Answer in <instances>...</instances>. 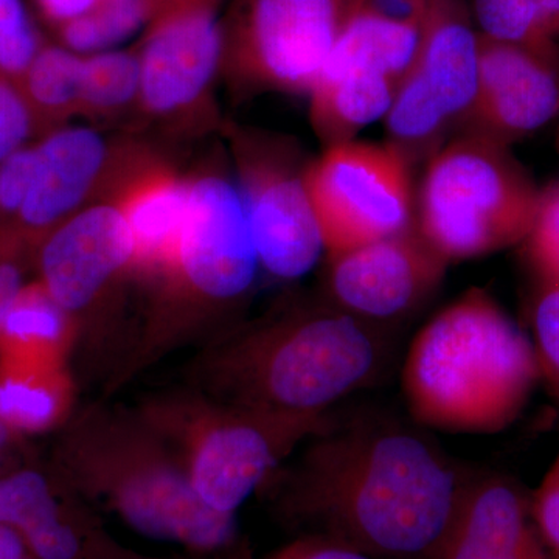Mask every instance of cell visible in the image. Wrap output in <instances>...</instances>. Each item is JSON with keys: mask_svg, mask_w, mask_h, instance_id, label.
<instances>
[{"mask_svg": "<svg viewBox=\"0 0 559 559\" xmlns=\"http://www.w3.org/2000/svg\"><path fill=\"white\" fill-rule=\"evenodd\" d=\"M509 148L466 131L429 157L415 219L448 263L489 255L528 237L540 190Z\"/></svg>", "mask_w": 559, "mask_h": 559, "instance_id": "obj_7", "label": "cell"}, {"mask_svg": "<svg viewBox=\"0 0 559 559\" xmlns=\"http://www.w3.org/2000/svg\"><path fill=\"white\" fill-rule=\"evenodd\" d=\"M530 514L544 549L550 559H559V455L530 495Z\"/></svg>", "mask_w": 559, "mask_h": 559, "instance_id": "obj_32", "label": "cell"}, {"mask_svg": "<svg viewBox=\"0 0 559 559\" xmlns=\"http://www.w3.org/2000/svg\"><path fill=\"white\" fill-rule=\"evenodd\" d=\"M524 242L540 282L559 283V183L540 190L538 213Z\"/></svg>", "mask_w": 559, "mask_h": 559, "instance_id": "obj_29", "label": "cell"}, {"mask_svg": "<svg viewBox=\"0 0 559 559\" xmlns=\"http://www.w3.org/2000/svg\"><path fill=\"white\" fill-rule=\"evenodd\" d=\"M559 116V61L485 38L479 33V76L466 131L510 146Z\"/></svg>", "mask_w": 559, "mask_h": 559, "instance_id": "obj_16", "label": "cell"}, {"mask_svg": "<svg viewBox=\"0 0 559 559\" xmlns=\"http://www.w3.org/2000/svg\"><path fill=\"white\" fill-rule=\"evenodd\" d=\"M38 132L31 106L17 81L0 70V162Z\"/></svg>", "mask_w": 559, "mask_h": 559, "instance_id": "obj_31", "label": "cell"}, {"mask_svg": "<svg viewBox=\"0 0 559 559\" xmlns=\"http://www.w3.org/2000/svg\"><path fill=\"white\" fill-rule=\"evenodd\" d=\"M62 506L49 479L36 471L0 477V524L21 535L53 516Z\"/></svg>", "mask_w": 559, "mask_h": 559, "instance_id": "obj_27", "label": "cell"}, {"mask_svg": "<svg viewBox=\"0 0 559 559\" xmlns=\"http://www.w3.org/2000/svg\"><path fill=\"white\" fill-rule=\"evenodd\" d=\"M83 69V55L66 49L61 44H43L24 75L17 80L38 132L49 134L64 121L80 116Z\"/></svg>", "mask_w": 559, "mask_h": 559, "instance_id": "obj_21", "label": "cell"}, {"mask_svg": "<svg viewBox=\"0 0 559 559\" xmlns=\"http://www.w3.org/2000/svg\"><path fill=\"white\" fill-rule=\"evenodd\" d=\"M182 463L198 498L237 516L301 443L333 415L288 417L229 406L191 388L146 401L138 411Z\"/></svg>", "mask_w": 559, "mask_h": 559, "instance_id": "obj_6", "label": "cell"}, {"mask_svg": "<svg viewBox=\"0 0 559 559\" xmlns=\"http://www.w3.org/2000/svg\"><path fill=\"white\" fill-rule=\"evenodd\" d=\"M476 476L425 430L366 412L331 418L263 488L301 535L373 559H433Z\"/></svg>", "mask_w": 559, "mask_h": 559, "instance_id": "obj_1", "label": "cell"}, {"mask_svg": "<svg viewBox=\"0 0 559 559\" xmlns=\"http://www.w3.org/2000/svg\"><path fill=\"white\" fill-rule=\"evenodd\" d=\"M138 50H109L84 57L80 116L91 119L119 116L139 105Z\"/></svg>", "mask_w": 559, "mask_h": 559, "instance_id": "obj_26", "label": "cell"}, {"mask_svg": "<svg viewBox=\"0 0 559 559\" xmlns=\"http://www.w3.org/2000/svg\"><path fill=\"white\" fill-rule=\"evenodd\" d=\"M419 33L421 25L399 24L359 10L342 32L326 61L370 66L389 73L400 83L417 55Z\"/></svg>", "mask_w": 559, "mask_h": 559, "instance_id": "obj_23", "label": "cell"}, {"mask_svg": "<svg viewBox=\"0 0 559 559\" xmlns=\"http://www.w3.org/2000/svg\"><path fill=\"white\" fill-rule=\"evenodd\" d=\"M20 253L21 249L0 245V330L11 305L24 286Z\"/></svg>", "mask_w": 559, "mask_h": 559, "instance_id": "obj_34", "label": "cell"}, {"mask_svg": "<svg viewBox=\"0 0 559 559\" xmlns=\"http://www.w3.org/2000/svg\"><path fill=\"white\" fill-rule=\"evenodd\" d=\"M539 380L532 340L480 288L466 290L419 330L403 367L414 421L471 436L513 425Z\"/></svg>", "mask_w": 559, "mask_h": 559, "instance_id": "obj_3", "label": "cell"}, {"mask_svg": "<svg viewBox=\"0 0 559 559\" xmlns=\"http://www.w3.org/2000/svg\"><path fill=\"white\" fill-rule=\"evenodd\" d=\"M116 559H154V558H145L140 557L138 554H132L130 550H121V554Z\"/></svg>", "mask_w": 559, "mask_h": 559, "instance_id": "obj_41", "label": "cell"}, {"mask_svg": "<svg viewBox=\"0 0 559 559\" xmlns=\"http://www.w3.org/2000/svg\"><path fill=\"white\" fill-rule=\"evenodd\" d=\"M399 84L370 66L326 61L310 92L312 127L320 140L326 146L349 142L373 121L384 120Z\"/></svg>", "mask_w": 559, "mask_h": 559, "instance_id": "obj_19", "label": "cell"}, {"mask_svg": "<svg viewBox=\"0 0 559 559\" xmlns=\"http://www.w3.org/2000/svg\"><path fill=\"white\" fill-rule=\"evenodd\" d=\"M38 168L31 194L9 237L22 248L39 242L60 224L95 202L109 200L121 179L146 153L116 145L86 127H61L36 143Z\"/></svg>", "mask_w": 559, "mask_h": 559, "instance_id": "obj_13", "label": "cell"}, {"mask_svg": "<svg viewBox=\"0 0 559 559\" xmlns=\"http://www.w3.org/2000/svg\"><path fill=\"white\" fill-rule=\"evenodd\" d=\"M61 469L70 488L145 538L193 558H216L238 540L237 516L209 509L182 463L138 411L87 407L62 440Z\"/></svg>", "mask_w": 559, "mask_h": 559, "instance_id": "obj_4", "label": "cell"}, {"mask_svg": "<svg viewBox=\"0 0 559 559\" xmlns=\"http://www.w3.org/2000/svg\"><path fill=\"white\" fill-rule=\"evenodd\" d=\"M479 33L463 0H429L415 60L400 81L384 123L389 138L411 150L443 142L465 123L477 92Z\"/></svg>", "mask_w": 559, "mask_h": 559, "instance_id": "obj_10", "label": "cell"}, {"mask_svg": "<svg viewBox=\"0 0 559 559\" xmlns=\"http://www.w3.org/2000/svg\"><path fill=\"white\" fill-rule=\"evenodd\" d=\"M139 108L157 120L198 114L223 70L224 28L215 5H183L157 14L140 44Z\"/></svg>", "mask_w": 559, "mask_h": 559, "instance_id": "obj_14", "label": "cell"}, {"mask_svg": "<svg viewBox=\"0 0 559 559\" xmlns=\"http://www.w3.org/2000/svg\"><path fill=\"white\" fill-rule=\"evenodd\" d=\"M261 272L240 187L212 168L189 178V204L175 264L157 280L145 329L117 384L134 377L202 326L237 310Z\"/></svg>", "mask_w": 559, "mask_h": 559, "instance_id": "obj_5", "label": "cell"}, {"mask_svg": "<svg viewBox=\"0 0 559 559\" xmlns=\"http://www.w3.org/2000/svg\"><path fill=\"white\" fill-rule=\"evenodd\" d=\"M429 0H362L360 10L382 20L406 25H421Z\"/></svg>", "mask_w": 559, "mask_h": 559, "instance_id": "obj_35", "label": "cell"}, {"mask_svg": "<svg viewBox=\"0 0 559 559\" xmlns=\"http://www.w3.org/2000/svg\"><path fill=\"white\" fill-rule=\"evenodd\" d=\"M38 168L36 145H24L0 162V234H9L31 194Z\"/></svg>", "mask_w": 559, "mask_h": 559, "instance_id": "obj_30", "label": "cell"}, {"mask_svg": "<svg viewBox=\"0 0 559 559\" xmlns=\"http://www.w3.org/2000/svg\"><path fill=\"white\" fill-rule=\"evenodd\" d=\"M32 557L24 538L17 530L0 524V559H24Z\"/></svg>", "mask_w": 559, "mask_h": 559, "instance_id": "obj_37", "label": "cell"}, {"mask_svg": "<svg viewBox=\"0 0 559 559\" xmlns=\"http://www.w3.org/2000/svg\"><path fill=\"white\" fill-rule=\"evenodd\" d=\"M36 249L39 282L76 322L94 312L128 274H134L130 227L109 200L70 216Z\"/></svg>", "mask_w": 559, "mask_h": 559, "instance_id": "obj_15", "label": "cell"}, {"mask_svg": "<svg viewBox=\"0 0 559 559\" xmlns=\"http://www.w3.org/2000/svg\"><path fill=\"white\" fill-rule=\"evenodd\" d=\"M264 559H373L337 540L323 536L301 535Z\"/></svg>", "mask_w": 559, "mask_h": 559, "instance_id": "obj_33", "label": "cell"}, {"mask_svg": "<svg viewBox=\"0 0 559 559\" xmlns=\"http://www.w3.org/2000/svg\"><path fill=\"white\" fill-rule=\"evenodd\" d=\"M109 201L119 207L134 241V274L154 282L175 264L189 204V178L148 151L127 173Z\"/></svg>", "mask_w": 559, "mask_h": 559, "instance_id": "obj_18", "label": "cell"}, {"mask_svg": "<svg viewBox=\"0 0 559 559\" xmlns=\"http://www.w3.org/2000/svg\"><path fill=\"white\" fill-rule=\"evenodd\" d=\"M532 334L540 380L559 401V283L540 282L532 308Z\"/></svg>", "mask_w": 559, "mask_h": 559, "instance_id": "obj_28", "label": "cell"}, {"mask_svg": "<svg viewBox=\"0 0 559 559\" xmlns=\"http://www.w3.org/2000/svg\"><path fill=\"white\" fill-rule=\"evenodd\" d=\"M11 436H13V430H11L10 426L0 418V454L5 450L7 444L10 443Z\"/></svg>", "mask_w": 559, "mask_h": 559, "instance_id": "obj_40", "label": "cell"}, {"mask_svg": "<svg viewBox=\"0 0 559 559\" xmlns=\"http://www.w3.org/2000/svg\"><path fill=\"white\" fill-rule=\"evenodd\" d=\"M216 559H257L253 557L252 551L249 550V547L246 544L238 543L234 549L227 551V554L221 555V557Z\"/></svg>", "mask_w": 559, "mask_h": 559, "instance_id": "obj_39", "label": "cell"}, {"mask_svg": "<svg viewBox=\"0 0 559 559\" xmlns=\"http://www.w3.org/2000/svg\"><path fill=\"white\" fill-rule=\"evenodd\" d=\"M326 301L378 329L403 322L436 294L447 259L419 231L406 230L329 259Z\"/></svg>", "mask_w": 559, "mask_h": 559, "instance_id": "obj_12", "label": "cell"}, {"mask_svg": "<svg viewBox=\"0 0 559 559\" xmlns=\"http://www.w3.org/2000/svg\"><path fill=\"white\" fill-rule=\"evenodd\" d=\"M80 325L43 283L22 286L0 330V364L14 369H66Z\"/></svg>", "mask_w": 559, "mask_h": 559, "instance_id": "obj_20", "label": "cell"}, {"mask_svg": "<svg viewBox=\"0 0 559 559\" xmlns=\"http://www.w3.org/2000/svg\"><path fill=\"white\" fill-rule=\"evenodd\" d=\"M73 381L66 369H14L0 364V418L11 430L38 432L69 418Z\"/></svg>", "mask_w": 559, "mask_h": 559, "instance_id": "obj_22", "label": "cell"}, {"mask_svg": "<svg viewBox=\"0 0 559 559\" xmlns=\"http://www.w3.org/2000/svg\"><path fill=\"white\" fill-rule=\"evenodd\" d=\"M238 187L261 271L278 280L307 275L325 252L297 151L283 139L235 132Z\"/></svg>", "mask_w": 559, "mask_h": 559, "instance_id": "obj_11", "label": "cell"}, {"mask_svg": "<svg viewBox=\"0 0 559 559\" xmlns=\"http://www.w3.org/2000/svg\"><path fill=\"white\" fill-rule=\"evenodd\" d=\"M473 10L485 38L557 55L559 0H474Z\"/></svg>", "mask_w": 559, "mask_h": 559, "instance_id": "obj_24", "label": "cell"}, {"mask_svg": "<svg viewBox=\"0 0 559 559\" xmlns=\"http://www.w3.org/2000/svg\"><path fill=\"white\" fill-rule=\"evenodd\" d=\"M433 559H550L532 514L530 495L511 477L477 474Z\"/></svg>", "mask_w": 559, "mask_h": 559, "instance_id": "obj_17", "label": "cell"}, {"mask_svg": "<svg viewBox=\"0 0 559 559\" xmlns=\"http://www.w3.org/2000/svg\"><path fill=\"white\" fill-rule=\"evenodd\" d=\"M362 0H235L223 21V70L246 92L310 94Z\"/></svg>", "mask_w": 559, "mask_h": 559, "instance_id": "obj_8", "label": "cell"}, {"mask_svg": "<svg viewBox=\"0 0 559 559\" xmlns=\"http://www.w3.org/2000/svg\"><path fill=\"white\" fill-rule=\"evenodd\" d=\"M156 13V0H103L90 13L55 31L62 47L87 57L116 50L143 27H148Z\"/></svg>", "mask_w": 559, "mask_h": 559, "instance_id": "obj_25", "label": "cell"}, {"mask_svg": "<svg viewBox=\"0 0 559 559\" xmlns=\"http://www.w3.org/2000/svg\"><path fill=\"white\" fill-rule=\"evenodd\" d=\"M100 2L102 0H35L39 13L53 28L79 20Z\"/></svg>", "mask_w": 559, "mask_h": 559, "instance_id": "obj_36", "label": "cell"}, {"mask_svg": "<svg viewBox=\"0 0 559 559\" xmlns=\"http://www.w3.org/2000/svg\"><path fill=\"white\" fill-rule=\"evenodd\" d=\"M305 183L329 259L415 223L411 162L389 142L326 146Z\"/></svg>", "mask_w": 559, "mask_h": 559, "instance_id": "obj_9", "label": "cell"}, {"mask_svg": "<svg viewBox=\"0 0 559 559\" xmlns=\"http://www.w3.org/2000/svg\"><path fill=\"white\" fill-rule=\"evenodd\" d=\"M390 330L329 301L290 308L221 337L194 367L193 389L229 406L316 417L381 380Z\"/></svg>", "mask_w": 559, "mask_h": 559, "instance_id": "obj_2", "label": "cell"}, {"mask_svg": "<svg viewBox=\"0 0 559 559\" xmlns=\"http://www.w3.org/2000/svg\"><path fill=\"white\" fill-rule=\"evenodd\" d=\"M102 2H103V0H102Z\"/></svg>", "mask_w": 559, "mask_h": 559, "instance_id": "obj_43", "label": "cell"}, {"mask_svg": "<svg viewBox=\"0 0 559 559\" xmlns=\"http://www.w3.org/2000/svg\"><path fill=\"white\" fill-rule=\"evenodd\" d=\"M24 559H33V557H27V558H24Z\"/></svg>", "mask_w": 559, "mask_h": 559, "instance_id": "obj_42", "label": "cell"}, {"mask_svg": "<svg viewBox=\"0 0 559 559\" xmlns=\"http://www.w3.org/2000/svg\"><path fill=\"white\" fill-rule=\"evenodd\" d=\"M221 0H156L157 3V14L162 13V11L176 9V7L183 5H219Z\"/></svg>", "mask_w": 559, "mask_h": 559, "instance_id": "obj_38", "label": "cell"}]
</instances>
